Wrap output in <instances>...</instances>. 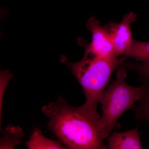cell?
<instances>
[{"instance_id":"cell-3","label":"cell","mask_w":149,"mask_h":149,"mask_svg":"<svg viewBox=\"0 0 149 149\" xmlns=\"http://www.w3.org/2000/svg\"><path fill=\"white\" fill-rule=\"evenodd\" d=\"M127 72L125 68L117 69L116 79L102 93L100 99L102 115L96 121L102 139H107L116 125L123 113L135 107L136 102L142 100L146 93V83L141 87H133L125 82Z\"/></svg>"},{"instance_id":"cell-9","label":"cell","mask_w":149,"mask_h":149,"mask_svg":"<svg viewBox=\"0 0 149 149\" xmlns=\"http://www.w3.org/2000/svg\"><path fill=\"white\" fill-rule=\"evenodd\" d=\"M127 57L142 62L149 61V42H144L133 40L125 53Z\"/></svg>"},{"instance_id":"cell-6","label":"cell","mask_w":149,"mask_h":149,"mask_svg":"<svg viewBox=\"0 0 149 149\" xmlns=\"http://www.w3.org/2000/svg\"><path fill=\"white\" fill-rule=\"evenodd\" d=\"M107 149H142L138 128L123 132H113L108 137Z\"/></svg>"},{"instance_id":"cell-11","label":"cell","mask_w":149,"mask_h":149,"mask_svg":"<svg viewBox=\"0 0 149 149\" xmlns=\"http://www.w3.org/2000/svg\"><path fill=\"white\" fill-rule=\"evenodd\" d=\"M12 74L9 71H2L1 73V87H0V118L1 121V109L2 107L3 97L7 85L11 78Z\"/></svg>"},{"instance_id":"cell-7","label":"cell","mask_w":149,"mask_h":149,"mask_svg":"<svg viewBox=\"0 0 149 149\" xmlns=\"http://www.w3.org/2000/svg\"><path fill=\"white\" fill-rule=\"evenodd\" d=\"M27 145L29 149L65 148L58 142L45 137L37 128L34 129Z\"/></svg>"},{"instance_id":"cell-10","label":"cell","mask_w":149,"mask_h":149,"mask_svg":"<svg viewBox=\"0 0 149 149\" xmlns=\"http://www.w3.org/2000/svg\"><path fill=\"white\" fill-rule=\"evenodd\" d=\"M146 93L136 109L135 116L139 120L149 123V80H146Z\"/></svg>"},{"instance_id":"cell-12","label":"cell","mask_w":149,"mask_h":149,"mask_svg":"<svg viewBox=\"0 0 149 149\" xmlns=\"http://www.w3.org/2000/svg\"><path fill=\"white\" fill-rule=\"evenodd\" d=\"M129 67L137 71L143 78L146 80H149V61L138 63L127 64Z\"/></svg>"},{"instance_id":"cell-8","label":"cell","mask_w":149,"mask_h":149,"mask_svg":"<svg viewBox=\"0 0 149 149\" xmlns=\"http://www.w3.org/2000/svg\"><path fill=\"white\" fill-rule=\"evenodd\" d=\"M23 136L20 127L9 126L4 130V136L1 140V149H13L20 143Z\"/></svg>"},{"instance_id":"cell-4","label":"cell","mask_w":149,"mask_h":149,"mask_svg":"<svg viewBox=\"0 0 149 149\" xmlns=\"http://www.w3.org/2000/svg\"><path fill=\"white\" fill-rule=\"evenodd\" d=\"M86 26L92 33V42L88 44L82 38L78 40L79 45L85 48V54L103 58L116 56L111 39L105 27H102L100 22L94 17L89 19Z\"/></svg>"},{"instance_id":"cell-1","label":"cell","mask_w":149,"mask_h":149,"mask_svg":"<svg viewBox=\"0 0 149 149\" xmlns=\"http://www.w3.org/2000/svg\"><path fill=\"white\" fill-rule=\"evenodd\" d=\"M42 111L49 119L48 127L67 148L72 149H107L96 121L79 107L70 106L64 100L44 105Z\"/></svg>"},{"instance_id":"cell-5","label":"cell","mask_w":149,"mask_h":149,"mask_svg":"<svg viewBox=\"0 0 149 149\" xmlns=\"http://www.w3.org/2000/svg\"><path fill=\"white\" fill-rule=\"evenodd\" d=\"M135 13L130 12L119 23H111L105 27L114 47L115 55L118 57L125 54L132 43L130 24L136 19Z\"/></svg>"},{"instance_id":"cell-2","label":"cell","mask_w":149,"mask_h":149,"mask_svg":"<svg viewBox=\"0 0 149 149\" xmlns=\"http://www.w3.org/2000/svg\"><path fill=\"white\" fill-rule=\"evenodd\" d=\"M125 57L109 58L85 54L80 61L68 63L72 73L83 88L86 97L84 104L79 107L84 114L97 121L101 117L97 105L115 70L121 66Z\"/></svg>"}]
</instances>
